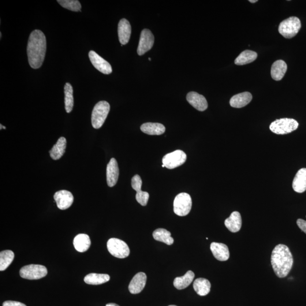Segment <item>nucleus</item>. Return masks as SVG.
I'll return each instance as SVG.
<instances>
[{
    "instance_id": "23",
    "label": "nucleus",
    "mask_w": 306,
    "mask_h": 306,
    "mask_svg": "<svg viewBox=\"0 0 306 306\" xmlns=\"http://www.w3.org/2000/svg\"><path fill=\"white\" fill-rule=\"evenodd\" d=\"M287 64L284 61H275L271 68V76L275 81H280L284 77L287 70Z\"/></svg>"
},
{
    "instance_id": "38",
    "label": "nucleus",
    "mask_w": 306,
    "mask_h": 306,
    "mask_svg": "<svg viewBox=\"0 0 306 306\" xmlns=\"http://www.w3.org/2000/svg\"><path fill=\"white\" fill-rule=\"evenodd\" d=\"M249 1L250 2H251V3H255V2H257V0H255V1H252V0H249Z\"/></svg>"
},
{
    "instance_id": "3",
    "label": "nucleus",
    "mask_w": 306,
    "mask_h": 306,
    "mask_svg": "<svg viewBox=\"0 0 306 306\" xmlns=\"http://www.w3.org/2000/svg\"><path fill=\"white\" fill-rule=\"evenodd\" d=\"M110 110V104L106 101H100L95 104L92 115L93 128L99 129L102 127Z\"/></svg>"
},
{
    "instance_id": "19",
    "label": "nucleus",
    "mask_w": 306,
    "mask_h": 306,
    "mask_svg": "<svg viewBox=\"0 0 306 306\" xmlns=\"http://www.w3.org/2000/svg\"><path fill=\"white\" fill-rule=\"evenodd\" d=\"M293 188L295 192L303 193L306 191V169H300L298 171L293 182Z\"/></svg>"
},
{
    "instance_id": "4",
    "label": "nucleus",
    "mask_w": 306,
    "mask_h": 306,
    "mask_svg": "<svg viewBox=\"0 0 306 306\" xmlns=\"http://www.w3.org/2000/svg\"><path fill=\"white\" fill-rule=\"evenodd\" d=\"M299 126L293 119L283 118L277 119L271 123L270 128L272 132L277 134H286L296 130Z\"/></svg>"
},
{
    "instance_id": "34",
    "label": "nucleus",
    "mask_w": 306,
    "mask_h": 306,
    "mask_svg": "<svg viewBox=\"0 0 306 306\" xmlns=\"http://www.w3.org/2000/svg\"><path fill=\"white\" fill-rule=\"evenodd\" d=\"M132 187L134 190H135L136 192H139L141 191V186L143 184L141 178L139 175H134L132 179L131 182Z\"/></svg>"
},
{
    "instance_id": "28",
    "label": "nucleus",
    "mask_w": 306,
    "mask_h": 306,
    "mask_svg": "<svg viewBox=\"0 0 306 306\" xmlns=\"http://www.w3.org/2000/svg\"><path fill=\"white\" fill-rule=\"evenodd\" d=\"M257 58L256 52L245 50L242 52L235 61V64L237 65H244L254 61Z\"/></svg>"
},
{
    "instance_id": "41",
    "label": "nucleus",
    "mask_w": 306,
    "mask_h": 306,
    "mask_svg": "<svg viewBox=\"0 0 306 306\" xmlns=\"http://www.w3.org/2000/svg\"><path fill=\"white\" fill-rule=\"evenodd\" d=\"M162 167H165V166L164 165H162Z\"/></svg>"
},
{
    "instance_id": "5",
    "label": "nucleus",
    "mask_w": 306,
    "mask_h": 306,
    "mask_svg": "<svg viewBox=\"0 0 306 306\" xmlns=\"http://www.w3.org/2000/svg\"><path fill=\"white\" fill-rule=\"evenodd\" d=\"M301 28V23L299 18L292 17L279 24L278 31L284 38L291 39L297 34Z\"/></svg>"
},
{
    "instance_id": "15",
    "label": "nucleus",
    "mask_w": 306,
    "mask_h": 306,
    "mask_svg": "<svg viewBox=\"0 0 306 306\" xmlns=\"http://www.w3.org/2000/svg\"><path fill=\"white\" fill-rule=\"evenodd\" d=\"M186 100L196 110L204 111L207 109L208 104L205 97L196 92H190L186 95Z\"/></svg>"
},
{
    "instance_id": "33",
    "label": "nucleus",
    "mask_w": 306,
    "mask_h": 306,
    "mask_svg": "<svg viewBox=\"0 0 306 306\" xmlns=\"http://www.w3.org/2000/svg\"><path fill=\"white\" fill-rule=\"evenodd\" d=\"M149 198V194L148 192L142 191L137 192L136 195V200L142 206H146L148 202Z\"/></svg>"
},
{
    "instance_id": "32",
    "label": "nucleus",
    "mask_w": 306,
    "mask_h": 306,
    "mask_svg": "<svg viewBox=\"0 0 306 306\" xmlns=\"http://www.w3.org/2000/svg\"><path fill=\"white\" fill-rule=\"evenodd\" d=\"M58 2L64 8L73 12H79L81 9V3L77 0H58Z\"/></svg>"
},
{
    "instance_id": "9",
    "label": "nucleus",
    "mask_w": 306,
    "mask_h": 306,
    "mask_svg": "<svg viewBox=\"0 0 306 306\" xmlns=\"http://www.w3.org/2000/svg\"><path fill=\"white\" fill-rule=\"evenodd\" d=\"M186 159L185 153L184 151L177 150L164 156L162 163L167 169H174L175 168L184 165Z\"/></svg>"
},
{
    "instance_id": "16",
    "label": "nucleus",
    "mask_w": 306,
    "mask_h": 306,
    "mask_svg": "<svg viewBox=\"0 0 306 306\" xmlns=\"http://www.w3.org/2000/svg\"><path fill=\"white\" fill-rule=\"evenodd\" d=\"M211 250L215 258L221 262H225L229 259V249L225 244L213 242L211 245Z\"/></svg>"
},
{
    "instance_id": "11",
    "label": "nucleus",
    "mask_w": 306,
    "mask_h": 306,
    "mask_svg": "<svg viewBox=\"0 0 306 306\" xmlns=\"http://www.w3.org/2000/svg\"><path fill=\"white\" fill-rule=\"evenodd\" d=\"M89 57L93 66L104 74H110L113 72L110 63L96 54L95 52L91 51L89 53Z\"/></svg>"
},
{
    "instance_id": "29",
    "label": "nucleus",
    "mask_w": 306,
    "mask_h": 306,
    "mask_svg": "<svg viewBox=\"0 0 306 306\" xmlns=\"http://www.w3.org/2000/svg\"><path fill=\"white\" fill-rule=\"evenodd\" d=\"M153 238L154 240L164 243L167 245H171L174 244V239L171 237V233L169 231L164 229H156L153 233Z\"/></svg>"
},
{
    "instance_id": "1",
    "label": "nucleus",
    "mask_w": 306,
    "mask_h": 306,
    "mask_svg": "<svg viewBox=\"0 0 306 306\" xmlns=\"http://www.w3.org/2000/svg\"><path fill=\"white\" fill-rule=\"evenodd\" d=\"M47 41L44 33L35 30L29 36L27 53L30 66L33 69H39L42 65L46 56Z\"/></svg>"
},
{
    "instance_id": "10",
    "label": "nucleus",
    "mask_w": 306,
    "mask_h": 306,
    "mask_svg": "<svg viewBox=\"0 0 306 306\" xmlns=\"http://www.w3.org/2000/svg\"><path fill=\"white\" fill-rule=\"evenodd\" d=\"M154 43V37L152 32L148 29H144L141 31L137 54L143 55L152 49Z\"/></svg>"
},
{
    "instance_id": "36",
    "label": "nucleus",
    "mask_w": 306,
    "mask_h": 306,
    "mask_svg": "<svg viewBox=\"0 0 306 306\" xmlns=\"http://www.w3.org/2000/svg\"><path fill=\"white\" fill-rule=\"evenodd\" d=\"M297 225L299 228L306 234V221L302 219H298L297 221Z\"/></svg>"
},
{
    "instance_id": "31",
    "label": "nucleus",
    "mask_w": 306,
    "mask_h": 306,
    "mask_svg": "<svg viewBox=\"0 0 306 306\" xmlns=\"http://www.w3.org/2000/svg\"><path fill=\"white\" fill-rule=\"evenodd\" d=\"M14 253L11 250H5L0 253V271H3L13 262Z\"/></svg>"
},
{
    "instance_id": "35",
    "label": "nucleus",
    "mask_w": 306,
    "mask_h": 306,
    "mask_svg": "<svg viewBox=\"0 0 306 306\" xmlns=\"http://www.w3.org/2000/svg\"><path fill=\"white\" fill-rule=\"evenodd\" d=\"M2 306H27L21 302L13 301H7L3 302Z\"/></svg>"
},
{
    "instance_id": "12",
    "label": "nucleus",
    "mask_w": 306,
    "mask_h": 306,
    "mask_svg": "<svg viewBox=\"0 0 306 306\" xmlns=\"http://www.w3.org/2000/svg\"><path fill=\"white\" fill-rule=\"evenodd\" d=\"M54 197L58 208L61 210H66L70 208L74 201L72 193L66 190L56 192Z\"/></svg>"
},
{
    "instance_id": "20",
    "label": "nucleus",
    "mask_w": 306,
    "mask_h": 306,
    "mask_svg": "<svg viewBox=\"0 0 306 306\" xmlns=\"http://www.w3.org/2000/svg\"><path fill=\"white\" fill-rule=\"evenodd\" d=\"M242 220L241 215L238 212H234L225 221V225L231 232L237 233L240 231Z\"/></svg>"
},
{
    "instance_id": "7",
    "label": "nucleus",
    "mask_w": 306,
    "mask_h": 306,
    "mask_svg": "<svg viewBox=\"0 0 306 306\" xmlns=\"http://www.w3.org/2000/svg\"><path fill=\"white\" fill-rule=\"evenodd\" d=\"M107 248L111 254L119 259H124L130 254V249L126 243L117 238H111L107 242Z\"/></svg>"
},
{
    "instance_id": "26",
    "label": "nucleus",
    "mask_w": 306,
    "mask_h": 306,
    "mask_svg": "<svg viewBox=\"0 0 306 306\" xmlns=\"http://www.w3.org/2000/svg\"><path fill=\"white\" fill-rule=\"evenodd\" d=\"M195 278V274L191 271H189L184 276L175 278L174 281V286L178 290H182L187 287L193 281Z\"/></svg>"
},
{
    "instance_id": "13",
    "label": "nucleus",
    "mask_w": 306,
    "mask_h": 306,
    "mask_svg": "<svg viewBox=\"0 0 306 306\" xmlns=\"http://www.w3.org/2000/svg\"><path fill=\"white\" fill-rule=\"evenodd\" d=\"M147 276L144 272H139L134 276L130 281L128 289L130 293L137 294L141 293L146 285Z\"/></svg>"
},
{
    "instance_id": "6",
    "label": "nucleus",
    "mask_w": 306,
    "mask_h": 306,
    "mask_svg": "<svg viewBox=\"0 0 306 306\" xmlns=\"http://www.w3.org/2000/svg\"><path fill=\"white\" fill-rule=\"evenodd\" d=\"M191 196L186 193H179L174 201V212L179 216H185L189 214L192 208Z\"/></svg>"
},
{
    "instance_id": "2",
    "label": "nucleus",
    "mask_w": 306,
    "mask_h": 306,
    "mask_svg": "<svg viewBox=\"0 0 306 306\" xmlns=\"http://www.w3.org/2000/svg\"><path fill=\"white\" fill-rule=\"evenodd\" d=\"M293 257L287 245H276L272 252L271 264L276 275L284 278L288 275L293 266Z\"/></svg>"
},
{
    "instance_id": "42",
    "label": "nucleus",
    "mask_w": 306,
    "mask_h": 306,
    "mask_svg": "<svg viewBox=\"0 0 306 306\" xmlns=\"http://www.w3.org/2000/svg\"><path fill=\"white\" fill-rule=\"evenodd\" d=\"M175 306V305H170V306Z\"/></svg>"
},
{
    "instance_id": "40",
    "label": "nucleus",
    "mask_w": 306,
    "mask_h": 306,
    "mask_svg": "<svg viewBox=\"0 0 306 306\" xmlns=\"http://www.w3.org/2000/svg\"><path fill=\"white\" fill-rule=\"evenodd\" d=\"M0 37H1H1H2V33L1 32H0Z\"/></svg>"
},
{
    "instance_id": "14",
    "label": "nucleus",
    "mask_w": 306,
    "mask_h": 306,
    "mask_svg": "<svg viewBox=\"0 0 306 306\" xmlns=\"http://www.w3.org/2000/svg\"><path fill=\"white\" fill-rule=\"evenodd\" d=\"M107 184L113 187L117 184L119 175L118 164L115 158H111L107 166L106 170Z\"/></svg>"
},
{
    "instance_id": "22",
    "label": "nucleus",
    "mask_w": 306,
    "mask_h": 306,
    "mask_svg": "<svg viewBox=\"0 0 306 306\" xmlns=\"http://www.w3.org/2000/svg\"><path fill=\"white\" fill-rule=\"evenodd\" d=\"M74 247L77 251L84 252L88 251L91 245V239L87 234H80L74 238Z\"/></svg>"
},
{
    "instance_id": "25",
    "label": "nucleus",
    "mask_w": 306,
    "mask_h": 306,
    "mask_svg": "<svg viewBox=\"0 0 306 306\" xmlns=\"http://www.w3.org/2000/svg\"><path fill=\"white\" fill-rule=\"evenodd\" d=\"M193 289L200 296H207L210 293L211 284L210 281L204 278H197L193 282Z\"/></svg>"
},
{
    "instance_id": "21",
    "label": "nucleus",
    "mask_w": 306,
    "mask_h": 306,
    "mask_svg": "<svg viewBox=\"0 0 306 306\" xmlns=\"http://www.w3.org/2000/svg\"><path fill=\"white\" fill-rule=\"evenodd\" d=\"M140 128L142 132L149 135H160L166 130L165 126L158 122L144 123Z\"/></svg>"
},
{
    "instance_id": "24",
    "label": "nucleus",
    "mask_w": 306,
    "mask_h": 306,
    "mask_svg": "<svg viewBox=\"0 0 306 306\" xmlns=\"http://www.w3.org/2000/svg\"><path fill=\"white\" fill-rule=\"evenodd\" d=\"M66 148V140L65 138H60L58 142L50 151V156L54 160L61 159L64 154Z\"/></svg>"
},
{
    "instance_id": "17",
    "label": "nucleus",
    "mask_w": 306,
    "mask_h": 306,
    "mask_svg": "<svg viewBox=\"0 0 306 306\" xmlns=\"http://www.w3.org/2000/svg\"><path fill=\"white\" fill-rule=\"evenodd\" d=\"M118 36L119 42L122 45H125L129 42L131 34V26L128 20L122 19L118 25Z\"/></svg>"
},
{
    "instance_id": "27",
    "label": "nucleus",
    "mask_w": 306,
    "mask_h": 306,
    "mask_svg": "<svg viewBox=\"0 0 306 306\" xmlns=\"http://www.w3.org/2000/svg\"><path fill=\"white\" fill-rule=\"evenodd\" d=\"M110 279L109 275L90 274L85 276L84 281L89 285H98L109 281Z\"/></svg>"
},
{
    "instance_id": "30",
    "label": "nucleus",
    "mask_w": 306,
    "mask_h": 306,
    "mask_svg": "<svg viewBox=\"0 0 306 306\" xmlns=\"http://www.w3.org/2000/svg\"><path fill=\"white\" fill-rule=\"evenodd\" d=\"M65 109L67 113L72 112L74 106L73 89L69 83H66L64 87Z\"/></svg>"
},
{
    "instance_id": "39",
    "label": "nucleus",
    "mask_w": 306,
    "mask_h": 306,
    "mask_svg": "<svg viewBox=\"0 0 306 306\" xmlns=\"http://www.w3.org/2000/svg\"><path fill=\"white\" fill-rule=\"evenodd\" d=\"M0 126H1V129H2V128L5 129L6 127L4 126H3L2 124L0 125Z\"/></svg>"
},
{
    "instance_id": "37",
    "label": "nucleus",
    "mask_w": 306,
    "mask_h": 306,
    "mask_svg": "<svg viewBox=\"0 0 306 306\" xmlns=\"http://www.w3.org/2000/svg\"><path fill=\"white\" fill-rule=\"evenodd\" d=\"M106 306H119L117 304L110 303V304H107Z\"/></svg>"
},
{
    "instance_id": "8",
    "label": "nucleus",
    "mask_w": 306,
    "mask_h": 306,
    "mask_svg": "<svg viewBox=\"0 0 306 306\" xmlns=\"http://www.w3.org/2000/svg\"><path fill=\"white\" fill-rule=\"evenodd\" d=\"M47 269L42 265L31 264L21 269L20 275L22 278L28 279H39L46 277Z\"/></svg>"
},
{
    "instance_id": "18",
    "label": "nucleus",
    "mask_w": 306,
    "mask_h": 306,
    "mask_svg": "<svg viewBox=\"0 0 306 306\" xmlns=\"http://www.w3.org/2000/svg\"><path fill=\"white\" fill-rule=\"evenodd\" d=\"M252 99V95L249 92H244L234 95L230 100L231 107L240 109L247 106Z\"/></svg>"
}]
</instances>
